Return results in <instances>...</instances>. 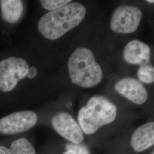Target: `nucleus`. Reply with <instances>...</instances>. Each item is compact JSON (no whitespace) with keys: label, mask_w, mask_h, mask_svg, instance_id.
<instances>
[{"label":"nucleus","mask_w":154,"mask_h":154,"mask_svg":"<svg viewBox=\"0 0 154 154\" xmlns=\"http://www.w3.org/2000/svg\"><path fill=\"white\" fill-rule=\"evenodd\" d=\"M1 14L6 22L14 23L21 17L23 11V5L20 0L0 1Z\"/></svg>","instance_id":"11"},{"label":"nucleus","mask_w":154,"mask_h":154,"mask_svg":"<svg viewBox=\"0 0 154 154\" xmlns=\"http://www.w3.org/2000/svg\"><path fill=\"white\" fill-rule=\"evenodd\" d=\"M86 9L78 2L66 5L45 14L39 20V32L45 38L55 40L61 38L82 21Z\"/></svg>","instance_id":"1"},{"label":"nucleus","mask_w":154,"mask_h":154,"mask_svg":"<svg viewBox=\"0 0 154 154\" xmlns=\"http://www.w3.org/2000/svg\"><path fill=\"white\" fill-rule=\"evenodd\" d=\"M123 57L129 63L140 66L150 63L151 49L148 45L137 39L132 40L126 45Z\"/></svg>","instance_id":"9"},{"label":"nucleus","mask_w":154,"mask_h":154,"mask_svg":"<svg viewBox=\"0 0 154 154\" xmlns=\"http://www.w3.org/2000/svg\"><path fill=\"white\" fill-rule=\"evenodd\" d=\"M138 77L143 82L146 83L154 82V67L151 63L140 66L138 69Z\"/></svg>","instance_id":"13"},{"label":"nucleus","mask_w":154,"mask_h":154,"mask_svg":"<svg viewBox=\"0 0 154 154\" xmlns=\"http://www.w3.org/2000/svg\"><path fill=\"white\" fill-rule=\"evenodd\" d=\"M29 66L22 58L9 57L0 61V91L9 92L19 80L27 76Z\"/></svg>","instance_id":"4"},{"label":"nucleus","mask_w":154,"mask_h":154,"mask_svg":"<svg viewBox=\"0 0 154 154\" xmlns=\"http://www.w3.org/2000/svg\"><path fill=\"white\" fill-rule=\"evenodd\" d=\"M142 17V11L136 6H121L114 11L110 21V28L116 33L135 32Z\"/></svg>","instance_id":"5"},{"label":"nucleus","mask_w":154,"mask_h":154,"mask_svg":"<svg viewBox=\"0 0 154 154\" xmlns=\"http://www.w3.org/2000/svg\"><path fill=\"white\" fill-rule=\"evenodd\" d=\"M38 121V116L32 111L13 112L0 119V132L5 135H15L32 128Z\"/></svg>","instance_id":"6"},{"label":"nucleus","mask_w":154,"mask_h":154,"mask_svg":"<svg viewBox=\"0 0 154 154\" xmlns=\"http://www.w3.org/2000/svg\"><path fill=\"white\" fill-rule=\"evenodd\" d=\"M147 2H149V3H151V4H153L154 2V1L153 0H147Z\"/></svg>","instance_id":"17"},{"label":"nucleus","mask_w":154,"mask_h":154,"mask_svg":"<svg viewBox=\"0 0 154 154\" xmlns=\"http://www.w3.org/2000/svg\"><path fill=\"white\" fill-rule=\"evenodd\" d=\"M70 0H41L40 2L46 10L53 11L70 3Z\"/></svg>","instance_id":"14"},{"label":"nucleus","mask_w":154,"mask_h":154,"mask_svg":"<svg viewBox=\"0 0 154 154\" xmlns=\"http://www.w3.org/2000/svg\"><path fill=\"white\" fill-rule=\"evenodd\" d=\"M37 74H38L37 69L34 66H32L31 67H29L27 76L30 78H34V77L37 76Z\"/></svg>","instance_id":"16"},{"label":"nucleus","mask_w":154,"mask_h":154,"mask_svg":"<svg viewBox=\"0 0 154 154\" xmlns=\"http://www.w3.org/2000/svg\"><path fill=\"white\" fill-rule=\"evenodd\" d=\"M154 144V123L149 122L138 127L131 138L132 149L142 152L152 147Z\"/></svg>","instance_id":"10"},{"label":"nucleus","mask_w":154,"mask_h":154,"mask_svg":"<svg viewBox=\"0 0 154 154\" xmlns=\"http://www.w3.org/2000/svg\"><path fill=\"white\" fill-rule=\"evenodd\" d=\"M66 148L67 151L62 154H89L87 148L78 144H68Z\"/></svg>","instance_id":"15"},{"label":"nucleus","mask_w":154,"mask_h":154,"mask_svg":"<svg viewBox=\"0 0 154 154\" xmlns=\"http://www.w3.org/2000/svg\"><path fill=\"white\" fill-rule=\"evenodd\" d=\"M116 105L103 96H95L79 111L78 121L83 132L90 135L116 119Z\"/></svg>","instance_id":"3"},{"label":"nucleus","mask_w":154,"mask_h":154,"mask_svg":"<svg viewBox=\"0 0 154 154\" xmlns=\"http://www.w3.org/2000/svg\"><path fill=\"white\" fill-rule=\"evenodd\" d=\"M51 123L56 132L72 144L82 142L84 135L81 127L68 113L61 112L55 114Z\"/></svg>","instance_id":"7"},{"label":"nucleus","mask_w":154,"mask_h":154,"mask_svg":"<svg viewBox=\"0 0 154 154\" xmlns=\"http://www.w3.org/2000/svg\"><path fill=\"white\" fill-rule=\"evenodd\" d=\"M151 154H154V151H152V153H151Z\"/></svg>","instance_id":"18"},{"label":"nucleus","mask_w":154,"mask_h":154,"mask_svg":"<svg viewBox=\"0 0 154 154\" xmlns=\"http://www.w3.org/2000/svg\"><path fill=\"white\" fill-rule=\"evenodd\" d=\"M115 89L137 105H142L148 99V92L143 84L132 78H125L119 81L115 85Z\"/></svg>","instance_id":"8"},{"label":"nucleus","mask_w":154,"mask_h":154,"mask_svg":"<svg viewBox=\"0 0 154 154\" xmlns=\"http://www.w3.org/2000/svg\"><path fill=\"white\" fill-rule=\"evenodd\" d=\"M72 82L85 88H92L101 82L103 72L93 53L85 48H78L68 61Z\"/></svg>","instance_id":"2"},{"label":"nucleus","mask_w":154,"mask_h":154,"mask_svg":"<svg viewBox=\"0 0 154 154\" xmlns=\"http://www.w3.org/2000/svg\"><path fill=\"white\" fill-rule=\"evenodd\" d=\"M0 154H36V150L28 139L21 138L14 140L9 148L0 146Z\"/></svg>","instance_id":"12"}]
</instances>
